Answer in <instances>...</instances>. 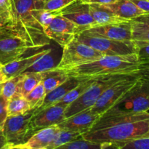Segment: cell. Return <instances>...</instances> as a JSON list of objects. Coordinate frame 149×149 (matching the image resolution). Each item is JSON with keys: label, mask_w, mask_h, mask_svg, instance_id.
Segmentation results:
<instances>
[{"label": "cell", "mask_w": 149, "mask_h": 149, "mask_svg": "<svg viewBox=\"0 0 149 149\" xmlns=\"http://www.w3.org/2000/svg\"><path fill=\"white\" fill-rule=\"evenodd\" d=\"M146 135H149L148 111L105 113L81 137L100 143L104 149L117 148L119 144Z\"/></svg>", "instance_id": "cell-1"}, {"label": "cell", "mask_w": 149, "mask_h": 149, "mask_svg": "<svg viewBox=\"0 0 149 149\" xmlns=\"http://www.w3.org/2000/svg\"><path fill=\"white\" fill-rule=\"evenodd\" d=\"M47 38L32 34L15 23L0 26V65L48 45Z\"/></svg>", "instance_id": "cell-2"}, {"label": "cell", "mask_w": 149, "mask_h": 149, "mask_svg": "<svg viewBox=\"0 0 149 149\" xmlns=\"http://www.w3.org/2000/svg\"><path fill=\"white\" fill-rule=\"evenodd\" d=\"M139 67L137 54L127 55H105L99 59L65 70H59L68 77L93 78L109 74L136 73Z\"/></svg>", "instance_id": "cell-3"}, {"label": "cell", "mask_w": 149, "mask_h": 149, "mask_svg": "<svg viewBox=\"0 0 149 149\" xmlns=\"http://www.w3.org/2000/svg\"><path fill=\"white\" fill-rule=\"evenodd\" d=\"M127 75L128 74H109L96 77L91 86L77 100L67 106L65 111V119L93 107L108 87Z\"/></svg>", "instance_id": "cell-4"}, {"label": "cell", "mask_w": 149, "mask_h": 149, "mask_svg": "<svg viewBox=\"0 0 149 149\" xmlns=\"http://www.w3.org/2000/svg\"><path fill=\"white\" fill-rule=\"evenodd\" d=\"M149 110V80L140 78L125 96L106 113H141Z\"/></svg>", "instance_id": "cell-5"}, {"label": "cell", "mask_w": 149, "mask_h": 149, "mask_svg": "<svg viewBox=\"0 0 149 149\" xmlns=\"http://www.w3.org/2000/svg\"><path fill=\"white\" fill-rule=\"evenodd\" d=\"M58 65L52 70H65L77 65L95 61L105 54L96 50L74 37L64 47Z\"/></svg>", "instance_id": "cell-6"}, {"label": "cell", "mask_w": 149, "mask_h": 149, "mask_svg": "<svg viewBox=\"0 0 149 149\" xmlns=\"http://www.w3.org/2000/svg\"><path fill=\"white\" fill-rule=\"evenodd\" d=\"M75 37L79 42L106 55H127L136 54L137 52L136 45L133 40H115L84 31L78 33Z\"/></svg>", "instance_id": "cell-7"}, {"label": "cell", "mask_w": 149, "mask_h": 149, "mask_svg": "<svg viewBox=\"0 0 149 149\" xmlns=\"http://www.w3.org/2000/svg\"><path fill=\"white\" fill-rule=\"evenodd\" d=\"M136 73L128 74L108 87L100 96L96 103L90 108L91 111L100 116L114 106L138 81Z\"/></svg>", "instance_id": "cell-8"}, {"label": "cell", "mask_w": 149, "mask_h": 149, "mask_svg": "<svg viewBox=\"0 0 149 149\" xmlns=\"http://www.w3.org/2000/svg\"><path fill=\"white\" fill-rule=\"evenodd\" d=\"M33 112L34 109H31L23 115L7 116L2 129L6 141L4 149H13L30 138V122Z\"/></svg>", "instance_id": "cell-9"}, {"label": "cell", "mask_w": 149, "mask_h": 149, "mask_svg": "<svg viewBox=\"0 0 149 149\" xmlns=\"http://www.w3.org/2000/svg\"><path fill=\"white\" fill-rule=\"evenodd\" d=\"M81 32H82L81 28L61 15L55 17L44 29L45 36L62 47Z\"/></svg>", "instance_id": "cell-10"}, {"label": "cell", "mask_w": 149, "mask_h": 149, "mask_svg": "<svg viewBox=\"0 0 149 149\" xmlns=\"http://www.w3.org/2000/svg\"><path fill=\"white\" fill-rule=\"evenodd\" d=\"M67 106L56 103L34 113L30 122V137L39 130L56 125L65 119V111Z\"/></svg>", "instance_id": "cell-11"}, {"label": "cell", "mask_w": 149, "mask_h": 149, "mask_svg": "<svg viewBox=\"0 0 149 149\" xmlns=\"http://www.w3.org/2000/svg\"><path fill=\"white\" fill-rule=\"evenodd\" d=\"M131 21L132 20L111 24L96 25L84 31V32L115 40H132Z\"/></svg>", "instance_id": "cell-12"}, {"label": "cell", "mask_w": 149, "mask_h": 149, "mask_svg": "<svg viewBox=\"0 0 149 149\" xmlns=\"http://www.w3.org/2000/svg\"><path fill=\"white\" fill-rule=\"evenodd\" d=\"M61 15L81 28L82 31L95 26L90 14V4L83 3L81 0H76L64 7L61 10Z\"/></svg>", "instance_id": "cell-13"}, {"label": "cell", "mask_w": 149, "mask_h": 149, "mask_svg": "<svg viewBox=\"0 0 149 149\" xmlns=\"http://www.w3.org/2000/svg\"><path fill=\"white\" fill-rule=\"evenodd\" d=\"M100 117V115L93 112L90 109H87L65 119L57 125L61 130L75 131L83 135L91 129Z\"/></svg>", "instance_id": "cell-14"}, {"label": "cell", "mask_w": 149, "mask_h": 149, "mask_svg": "<svg viewBox=\"0 0 149 149\" xmlns=\"http://www.w3.org/2000/svg\"><path fill=\"white\" fill-rule=\"evenodd\" d=\"M60 130L57 125L39 130L27 141L15 146L13 149H47Z\"/></svg>", "instance_id": "cell-15"}, {"label": "cell", "mask_w": 149, "mask_h": 149, "mask_svg": "<svg viewBox=\"0 0 149 149\" xmlns=\"http://www.w3.org/2000/svg\"><path fill=\"white\" fill-rule=\"evenodd\" d=\"M49 48L45 49H38L34 52H31L29 55H23L20 58L6 64V65H1L3 72L5 74L7 79L11 77H15L24 72L28 68L31 66L35 61L39 59L41 56L46 53Z\"/></svg>", "instance_id": "cell-16"}, {"label": "cell", "mask_w": 149, "mask_h": 149, "mask_svg": "<svg viewBox=\"0 0 149 149\" xmlns=\"http://www.w3.org/2000/svg\"><path fill=\"white\" fill-rule=\"evenodd\" d=\"M84 79L85 78H78L74 77H68L63 84L47 93L42 105L39 109L34 110V113L58 103L68 92L84 81Z\"/></svg>", "instance_id": "cell-17"}, {"label": "cell", "mask_w": 149, "mask_h": 149, "mask_svg": "<svg viewBox=\"0 0 149 149\" xmlns=\"http://www.w3.org/2000/svg\"><path fill=\"white\" fill-rule=\"evenodd\" d=\"M119 17L127 20H132L139 16L146 14L138 8L130 0H118L116 2L103 5Z\"/></svg>", "instance_id": "cell-18"}, {"label": "cell", "mask_w": 149, "mask_h": 149, "mask_svg": "<svg viewBox=\"0 0 149 149\" xmlns=\"http://www.w3.org/2000/svg\"><path fill=\"white\" fill-rule=\"evenodd\" d=\"M61 58H58L57 50L49 48V50L36 60L29 68L23 73H43L54 69L58 65Z\"/></svg>", "instance_id": "cell-19"}, {"label": "cell", "mask_w": 149, "mask_h": 149, "mask_svg": "<svg viewBox=\"0 0 149 149\" xmlns=\"http://www.w3.org/2000/svg\"><path fill=\"white\" fill-rule=\"evenodd\" d=\"M90 12L96 25H106L127 21L116 15L103 5L90 4Z\"/></svg>", "instance_id": "cell-20"}, {"label": "cell", "mask_w": 149, "mask_h": 149, "mask_svg": "<svg viewBox=\"0 0 149 149\" xmlns=\"http://www.w3.org/2000/svg\"><path fill=\"white\" fill-rule=\"evenodd\" d=\"M31 110L27 99L20 94H16L7 100V116L23 115Z\"/></svg>", "instance_id": "cell-21"}, {"label": "cell", "mask_w": 149, "mask_h": 149, "mask_svg": "<svg viewBox=\"0 0 149 149\" xmlns=\"http://www.w3.org/2000/svg\"><path fill=\"white\" fill-rule=\"evenodd\" d=\"M23 77L19 84V94L26 97L43 79V73H22Z\"/></svg>", "instance_id": "cell-22"}, {"label": "cell", "mask_w": 149, "mask_h": 149, "mask_svg": "<svg viewBox=\"0 0 149 149\" xmlns=\"http://www.w3.org/2000/svg\"><path fill=\"white\" fill-rule=\"evenodd\" d=\"M43 76L42 83L46 93L52 91V90L61 85L69 77L66 74L59 70H50L45 71L43 72Z\"/></svg>", "instance_id": "cell-23"}, {"label": "cell", "mask_w": 149, "mask_h": 149, "mask_svg": "<svg viewBox=\"0 0 149 149\" xmlns=\"http://www.w3.org/2000/svg\"><path fill=\"white\" fill-rule=\"evenodd\" d=\"M96 77H93V78H85L83 81H81L79 84L73 88L71 91L68 92L58 103L60 104L66 105L67 106L69 104H71L72 102L77 100L80 95L83 94L89 87L91 86L93 81H95Z\"/></svg>", "instance_id": "cell-24"}, {"label": "cell", "mask_w": 149, "mask_h": 149, "mask_svg": "<svg viewBox=\"0 0 149 149\" xmlns=\"http://www.w3.org/2000/svg\"><path fill=\"white\" fill-rule=\"evenodd\" d=\"M81 135L82 134L81 132L61 129L55 135L52 142L49 144L47 149L59 148L61 146H63L74 140L81 138Z\"/></svg>", "instance_id": "cell-25"}, {"label": "cell", "mask_w": 149, "mask_h": 149, "mask_svg": "<svg viewBox=\"0 0 149 149\" xmlns=\"http://www.w3.org/2000/svg\"><path fill=\"white\" fill-rule=\"evenodd\" d=\"M61 10L48 11L45 9H34L31 11V14L44 31L55 17L61 15Z\"/></svg>", "instance_id": "cell-26"}, {"label": "cell", "mask_w": 149, "mask_h": 149, "mask_svg": "<svg viewBox=\"0 0 149 149\" xmlns=\"http://www.w3.org/2000/svg\"><path fill=\"white\" fill-rule=\"evenodd\" d=\"M46 91L44 87L42 81L26 96V98L30 104L31 109H39L43 103L46 96Z\"/></svg>", "instance_id": "cell-27"}, {"label": "cell", "mask_w": 149, "mask_h": 149, "mask_svg": "<svg viewBox=\"0 0 149 149\" xmlns=\"http://www.w3.org/2000/svg\"><path fill=\"white\" fill-rule=\"evenodd\" d=\"M23 74L8 79L4 82L1 90V96L7 100H10L12 97L19 94V84L21 80Z\"/></svg>", "instance_id": "cell-28"}, {"label": "cell", "mask_w": 149, "mask_h": 149, "mask_svg": "<svg viewBox=\"0 0 149 149\" xmlns=\"http://www.w3.org/2000/svg\"><path fill=\"white\" fill-rule=\"evenodd\" d=\"M132 39L149 42V25L142 22L132 20Z\"/></svg>", "instance_id": "cell-29"}, {"label": "cell", "mask_w": 149, "mask_h": 149, "mask_svg": "<svg viewBox=\"0 0 149 149\" xmlns=\"http://www.w3.org/2000/svg\"><path fill=\"white\" fill-rule=\"evenodd\" d=\"M60 149H103L102 144L84 139L82 137L59 147Z\"/></svg>", "instance_id": "cell-30"}, {"label": "cell", "mask_w": 149, "mask_h": 149, "mask_svg": "<svg viewBox=\"0 0 149 149\" xmlns=\"http://www.w3.org/2000/svg\"><path fill=\"white\" fill-rule=\"evenodd\" d=\"M14 23L11 0H0V26Z\"/></svg>", "instance_id": "cell-31"}, {"label": "cell", "mask_w": 149, "mask_h": 149, "mask_svg": "<svg viewBox=\"0 0 149 149\" xmlns=\"http://www.w3.org/2000/svg\"><path fill=\"white\" fill-rule=\"evenodd\" d=\"M117 148L124 149H149V135L131 140L118 146Z\"/></svg>", "instance_id": "cell-32"}, {"label": "cell", "mask_w": 149, "mask_h": 149, "mask_svg": "<svg viewBox=\"0 0 149 149\" xmlns=\"http://www.w3.org/2000/svg\"><path fill=\"white\" fill-rule=\"evenodd\" d=\"M74 1L76 0H46L43 9L48 11L61 10Z\"/></svg>", "instance_id": "cell-33"}, {"label": "cell", "mask_w": 149, "mask_h": 149, "mask_svg": "<svg viewBox=\"0 0 149 149\" xmlns=\"http://www.w3.org/2000/svg\"><path fill=\"white\" fill-rule=\"evenodd\" d=\"M137 48V55L139 62L149 60V42L143 41H134Z\"/></svg>", "instance_id": "cell-34"}, {"label": "cell", "mask_w": 149, "mask_h": 149, "mask_svg": "<svg viewBox=\"0 0 149 149\" xmlns=\"http://www.w3.org/2000/svg\"><path fill=\"white\" fill-rule=\"evenodd\" d=\"M7 117V100L0 95V128L3 129Z\"/></svg>", "instance_id": "cell-35"}, {"label": "cell", "mask_w": 149, "mask_h": 149, "mask_svg": "<svg viewBox=\"0 0 149 149\" xmlns=\"http://www.w3.org/2000/svg\"><path fill=\"white\" fill-rule=\"evenodd\" d=\"M136 74L140 78L149 80V60L139 62V67Z\"/></svg>", "instance_id": "cell-36"}, {"label": "cell", "mask_w": 149, "mask_h": 149, "mask_svg": "<svg viewBox=\"0 0 149 149\" xmlns=\"http://www.w3.org/2000/svg\"><path fill=\"white\" fill-rule=\"evenodd\" d=\"M138 8L149 14V0H130Z\"/></svg>", "instance_id": "cell-37"}, {"label": "cell", "mask_w": 149, "mask_h": 149, "mask_svg": "<svg viewBox=\"0 0 149 149\" xmlns=\"http://www.w3.org/2000/svg\"><path fill=\"white\" fill-rule=\"evenodd\" d=\"M83 3L87 4H99V5H106L116 2L118 0H81Z\"/></svg>", "instance_id": "cell-38"}, {"label": "cell", "mask_w": 149, "mask_h": 149, "mask_svg": "<svg viewBox=\"0 0 149 149\" xmlns=\"http://www.w3.org/2000/svg\"><path fill=\"white\" fill-rule=\"evenodd\" d=\"M8 79L7 77H6L5 74L3 72L2 69L1 68V65H0V95H1V90H2L3 85H4V82H5Z\"/></svg>", "instance_id": "cell-39"}, {"label": "cell", "mask_w": 149, "mask_h": 149, "mask_svg": "<svg viewBox=\"0 0 149 149\" xmlns=\"http://www.w3.org/2000/svg\"><path fill=\"white\" fill-rule=\"evenodd\" d=\"M136 20V21L142 22V23H146V24L149 25V14L148 13H146L145 15H143L139 16V17H136L134 20Z\"/></svg>", "instance_id": "cell-40"}, {"label": "cell", "mask_w": 149, "mask_h": 149, "mask_svg": "<svg viewBox=\"0 0 149 149\" xmlns=\"http://www.w3.org/2000/svg\"><path fill=\"white\" fill-rule=\"evenodd\" d=\"M5 145H6L5 138H4L2 130L0 128V149H4Z\"/></svg>", "instance_id": "cell-41"}, {"label": "cell", "mask_w": 149, "mask_h": 149, "mask_svg": "<svg viewBox=\"0 0 149 149\" xmlns=\"http://www.w3.org/2000/svg\"><path fill=\"white\" fill-rule=\"evenodd\" d=\"M13 1H14V0H11V3H13Z\"/></svg>", "instance_id": "cell-42"}]
</instances>
